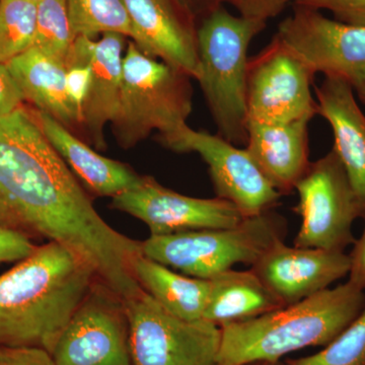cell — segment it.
<instances>
[{
	"mask_svg": "<svg viewBox=\"0 0 365 365\" xmlns=\"http://www.w3.org/2000/svg\"><path fill=\"white\" fill-rule=\"evenodd\" d=\"M0 222L71 250L123 300L143 290L133 273L141 242L103 220L23 107L0 116Z\"/></svg>",
	"mask_w": 365,
	"mask_h": 365,
	"instance_id": "cell-1",
	"label": "cell"
},
{
	"mask_svg": "<svg viewBox=\"0 0 365 365\" xmlns=\"http://www.w3.org/2000/svg\"><path fill=\"white\" fill-rule=\"evenodd\" d=\"M98 280L71 250L49 242L0 276V345L42 348L60 335Z\"/></svg>",
	"mask_w": 365,
	"mask_h": 365,
	"instance_id": "cell-2",
	"label": "cell"
},
{
	"mask_svg": "<svg viewBox=\"0 0 365 365\" xmlns=\"http://www.w3.org/2000/svg\"><path fill=\"white\" fill-rule=\"evenodd\" d=\"M365 309V290L347 281L294 304L222 329L216 365L277 362L309 346H327Z\"/></svg>",
	"mask_w": 365,
	"mask_h": 365,
	"instance_id": "cell-3",
	"label": "cell"
},
{
	"mask_svg": "<svg viewBox=\"0 0 365 365\" xmlns=\"http://www.w3.org/2000/svg\"><path fill=\"white\" fill-rule=\"evenodd\" d=\"M263 21L234 16L222 6L197 29L203 91L218 135L235 145L248 140L247 76L250 44L266 28Z\"/></svg>",
	"mask_w": 365,
	"mask_h": 365,
	"instance_id": "cell-4",
	"label": "cell"
},
{
	"mask_svg": "<svg viewBox=\"0 0 365 365\" xmlns=\"http://www.w3.org/2000/svg\"><path fill=\"white\" fill-rule=\"evenodd\" d=\"M190 76L141 51L130 41L125 51L121 93L111 126L121 148H131L153 131L172 135L192 112Z\"/></svg>",
	"mask_w": 365,
	"mask_h": 365,
	"instance_id": "cell-5",
	"label": "cell"
},
{
	"mask_svg": "<svg viewBox=\"0 0 365 365\" xmlns=\"http://www.w3.org/2000/svg\"><path fill=\"white\" fill-rule=\"evenodd\" d=\"M287 220L274 211L225 228L150 235L141 242L146 258L199 279H212L237 264L253 266L287 237Z\"/></svg>",
	"mask_w": 365,
	"mask_h": 365,
	"instance_id": "cell-6",
	"label": "cell"
},
{
	"mask_svg": "<svg viewBox=\"0 0 365 365\" xmlns=\"http://www.w3.org/2000/svg\"><path fill=\"white\" fill-rule=\"evenodd\" d=\"M132 365H216L220 327L178 318L145 290L125 300Z\"/></svg>",
	"mask_w": 365,
	"mask_h": 365,
	"instance_id": "cell-7",
	"label": "cell"
},
{
	"mask_svg": "<svg viewBox=\"0 0 365 365\" xmlns=\"http://www.w3.org/2000/svg\"><path fill=\"white\" fill-rule=\"evenodd\" d=\"M302 217L294 246L345 252L354 244L353 223L361 218L359 199L336 151L311 163L295 186Z\"/></svg>",
	"mask_w": 365,
	"mask_h": 365,
	"instance_id": "cell-8",
	"label": "cell"
},
{
	"mask_svg": "<svg viewBox=\"0 0 365 365\" xmlns=\"http://www.w3.org/2000/svg\"><path fill=\"white\" fill-rule=\"evenodd\" d=\"M314 73L275 35L270 44L249 59L247 76L248 122L289 123L313 119L318 103L312 93Z\"/></svg>",
	"mask_w": 365,
	"mask_h": 365,
	"instance_id": "cell-9",
	"label": "cell"
},
{
	"mask_svg": "<svg viewBox=\"0 0 365 365\" xmlns=\"http://www.w3.org/2000/svg\"><path fill=\"white\" fill-rule=\"evenodd\" d=\"M162 145L176 153H196L208 165L217 198L232 203L244 217L272 210L282 196L269 181L246 148L220 135L197 131L186 125L170 136L158 137Z\"/></svg>",
	"mask_w": 365,
	"mask_h": 365,
	"instance_id": "cell-10",
	"label": "cell"
},
{
	"mask_svg": "<svg viewBox=\"0 0 365 365\" xmlns=\"http://www.w3.org/2000/svg\"><path fill=\"white\" fill-rule=\"evenodd\" d=\"M55 365H132L124 300L96 281L52 352Z\"/></svg>",
	"mask_w": 365,
	"mask_h": 365,
	"instance_id": "cell-11",
	"label": "cell"
},
{
	"mask_svg": "<svg viewBox=\"0 0 365 365\" xmlns=\"http://www.w3.org/2000/svg\"><path fill=\"white\" fill-rule=\"evenodd\" d=\"M314 74L344 79L354 88L365 81V26L347 25L319 11L294 6L276 34Z\"/></svg>",
	"mask_w": 365,
	"mask_h": 365,
	"instance_id": "cell-12",
	"label": "cell"
},
{
	"mask_svg": "<svg viewBox=\"0 0 365 365\" xmlns=\"http://www.w3.org/2000/svg\"><path fill=\"white\" fill-rule=\"evenodd\" d=\"M112 207L145 223L150 235L230 227L246 218L227 200L182 195L150 177L113 197Z\"/></svg>",
	"mask_w": 365,
	"mask_h": 365,
	"instance_id": "cell-13",
	"label": "cell"
},
{
	"mask_svg": "<svg viewBox=\"0 0 365 365\" xmlns=\"http://www.w3.org/2000/svg\"><path fill=\"white\" fill-rule=\"evenodd\" d=\"M252 270L283 307L323 292L349 274L345 252L288 247L284 241L267 250Z\"/></svg>",
	"mask_w": 365,
	"mask_h": 365,
	"instance_id": "cell-14",
	"label": "cell"
},
{
	"mask_svg": "<svg viewBox=\"0 0 365 365\" xmlns=\"http://www.w3.org/2000/svg\"><path fill=\"white\" fill-rule=\"evenodd\" d=\"M132 41L143 53L191 78L200 72L195 20L175 0H124Z\"/></svg>",
	"mask_w": 365,
	"mask_h": 365,
	"instance_id": "cell-15",
	"label": "cell"
},
{
	"mask_svg": "<svg viewBox=\"0 0 365 365\" xmlns=\"http://www.w3.org/2000/svg\"><path fill=\"white\" fill-rule=\"evenodd\" d=\"M316 95L318 114L332 128L333 150L349 178L365 220V115L357 104L354 88L344 79L325 76Z\"/></svg>",
	"mask_w": 365,
	"mask_h": 365,
	"instance_id": "cell-16",
	"label": "cell"
},
{
	"mask_svg": "<svg viewBox=\"0 0 365 365\" xmlns=\"http://www.w3.org/2000/svg\"><path fill=\"white\" fill-rule=\"evenodd\" d=\"M312 119L289 123L248 122L246 150L281 195L295 190L309 162V124Z\"/></svg>",
	"mask_w": 365,
	"mask_h": 365,
	"instance_id": "cell-17",
	"label": "cell"
},
{
	"mask_svg": "<svg viewBox=\"0 0 365 365\" xmlns=\"http://www.w3.org/2000/svg\"><path fill=\"white\" fill-rule=\"evenodd\" d=\"M36 118L46 138L60 158L78 181L83 182L93 193L113 198L141 181L143 177L130 167L101 155L50 115L39 111Z\"/></svg>",
	"mask_w": 365,
	"mask_h": 365,
	"instance_id": "cell-18",
	"label": "cell"
},
{
	"mask_svg": "<svg viewBox=\"0 0 365 365\" xmlns=\"http://www.w3.org/2000/svg\"><path fill=\"white\" fill-rule=\"evenodd\" d=\"M125 39L121 34L106 33L91 43V81L81 124L98 150H105V128L112 123L119 106Z\"/></svg>",
	"mask_w": 365,
	"mask_h": 365,
	"instance_id": "cell-19",
	"label": "cell"
},
{
	"mask_svg": "<svg viewBox=\"0 0 365 365\" xmlns=\"http://www.w3.org/2000/svg\"><path fill=\"white\" fill-rule=\"evenodd\" d=\"M6 64L25 100L33 103L40 112L50 115L68 129L81 123L67 93L63 63L31 47Z\"/></svg>",
	"mask_w": 365,
	"mask_h": 365,
	"instance_id": "cell-20",
	"label": "cell"
},
{
	"mask_svg": "<svg viewBox=\"0 0 365 365\" xmlns=\"http://www.w3.org/2000/svg\"><path fill=\"white\" fill-rule=\"evenodd\" d=\"M203 319L218 327L258 318L283 307L252 269L225 271L209 279Z\"/></svg>",
	"mask_w": 365,
	"mask_h": 365,
	"instance_id": "cell-21",
	"label": "cell"
},
{
	"mask_svg": "<svg viewBox=\"0 0 365 365\" xmlns=\"http://www.w3.org/2000/svg\"><path fill=\"white\" fill-rule=\"evenodd\" d=\"M133 273L143 290L170 314L186 321L203 319L209 280L175 272L143 254L133 262Z\"/></svg>",
	"mask_w": 365,
	"mask_h": 365,
	"instance_id": "cell-22",
	"label": "cell"
},
{
	"mask_svg": "<svg viewBox=\"0 0 365 365\" xmlns=\"http://www.w3.org/2000/svg\"><path fill=\"white\" fill-rule=\"evenodd\" d=\"M72 30L76 37L93 39L106 33L130 38L132 26L124 0H67Z\"/></svg>",
	"mask_w": 365,
	"mask_h": 365,
	"instance_id": "cell-23",
	"label": "cell"
},
{
	"mask_svg": "<svg viewBox=\"0 0 365 365\" xmlns=\"http://www.w3.org/2000/svg\"><path fill=\"white\" fill-rule=\"evenodd\" d=\"M76 39L67 0H41L38 2L32 47L66 66Z\"/></svg>",
	"mask_w": 365,
	"mask_h": 365,
	"instance_id": "cell-24",
	"label": "cell"
},
{
	"mask_svg": "<svg viewBox=\"0 0 365 365\" xmlns=\"http://www.w3.org/2000/svg\"><path fill=\"white\" fill-rule=\"evenodd\" d=\"M37 4L0 0V63H7L33 46Z\"/></svg>",
	"mask_w": 365,
	"mask_h": 365,
	"instance_id": "cell-25",
	"label": "cell"
},
{
	"mask_svg": "<svg viewBox=\"0 0 365 365\" xmlns=\"http://www.w3.org/2000/svg\"><path fill=\"white\" fill-rule=\"evenodd\" d=\"M289 365H365V309L325 349Z\"/></svg>",
	"mask_w": 365,
	"mask_h": 365,
	"instance_id": "cell-26",
	"label": "cell"
},
{
	"mask_svg": "<svg viewBox=\"0 0 365 365\" xmlns=\"http://www.w3.org/2000/svg\"><path fill=\"white\" fill-rule=\"evenodd\" d=\"M93 40L83 36L76 37L71 56L66 64L67 93L81 124L83 121V106L91 86Z\"/></svg>",
	"mask_w": 365,
	"mask_h": 365,
	"instance_id": "cell-27",
	"label": "cell"
},
{
	"mask_svg": "<svg viewBox=\"0 0 365 365\" xmlns=\"http://www.w3.org/2000/svg\"><path fill=\"white\" fill-rule=\"evenodd\" d=\"M294 4L314 11L326 9L334 14L335 21L365 26V0H295Z\"/></svg>",
	"mask_w": 365,
	"mask_h": 365,
	"instance_id": "cell-28",
	"label": "cell"
},
{
	"mask_svg": "<svg viewBox=\"0 0 365 365\" xmlns=\"http://www.w3.org/2000/svg\"><path fill=\"white\" fill-rule=\"evenodd\" d=\"M36 249L21 230L0 222V263L25 260Z\"/></svg>",
	"mask_w": 365,
	"mask_h": 365,
	"instance_id": "cell-29",
	"label": "cell"
},
{
	"mask_svg": "<svg viewBox=\"0 0 365 365\" xmlns=\"http://www.w3.org/2000/svg\"><path fill=\"white\" fill-rule=\"evenodd\" d=\"M295 0H232L230 2L239 11L240 16L267 23L279 16L288 4Z\"/></svg>",
	"mask_w": 365,
	"mask_h": 365,
	"instance_id": "cell-30",
	"label": "cell"
},
{
	"mask_svg": "<svg viewBox=\"0 0 365 365\" xmlns=\"http://www.w3.org/2000/svg\"><path fill=\"white\" fill-rule=\"evenodd\" d=\"M0 365H55L42 348L0 345Z\"/></svg>",
	"mask_w": 365,
	"mask_h": 365,
	"instance_id": "cell-31",
	"label": "cell"
},
{
	"mask_svg": "<svg viewBox=\"0 0 365 365\" xmlns=\"http://www.w3.org/2000/svg\"><path fill=\"white\" fill-rule=\"evenodd\" d=\"M25 101L23 91L6 63H0V116L21 108Z\"/></svg>",
	"mask_w": 365,
	"mask_h": 365,
	"instance_id": "cell-32",
	"label": "cell"
},
{
	"mask_svg": "<svg viewBox=\"0 0 365 365\" xmlns=\"http://www.w3.org/2000/svg\"><path fill=\"white\" fill-rule=\"evenodd\" d=\"M349 255V282L365 290V225L359 240H355L352 252Z\"/></svg>",
	"mask_w": 365,
	"mask_h": 365,
	"instance_id": "cell-33",
	"label": "cell"
},
{
	"mask_svg": "<svg viewBox=\"0 0 365 365\" xmlns=\"http://www.w3.org/2000/svg\"><path fill=\"white\" fill-rule=\"evenodd\" d=\"M194 20L202 19L232 0H175Z\"/></svg>",
	"mask_w": 365,
	"mask_h": 365,
	"instance_id": "cell-34",
	"label": "cell"
},
{
	"mask_svg": "<svg viewBox=\"0 0 365 365\" xmlns=\"http://www.w3.org/2000/svg\"><path fill=\"white\" fill-rule=\"evenodd\" d=\"M354 91H356L359 100L365 105V81L360 83L359 86H355Z\"/></svg>",
	"mask_w": 365,
	"mask_h": 365,
	"instance_id": "cell-35",
	"label": "cell"
},
{
	"mask_svg": "<svg viewBox=\"0 0 365 365\" xmlns=\"http://www.w3.org/2000/svg\"><path fill=\"white\" fill-rule=\"evenodd\" d=\"M249 365H282V364H278L277 362H256V364H252Z\"/></svg>",
	"mask_w": 365,
	"mask_h": 365,
	"instance_id": "cell-36",
	"label": "cell"
},
{
	"mask_svg": "<svg viewBox=\"0 0 365 365\" xmlns=\"http://www.w3.org/2000/svg\"><path fill=\"white\" fill-rule=\"evenodd\" d=\"M29 1H32L34 4H38V2H40L41 0H29Z\"/></svg>",
	"mask_w": 365,
	"mask_h": 365,
	"instance_id": "cell-37",
	"label": "cell"
}]
</instances>
